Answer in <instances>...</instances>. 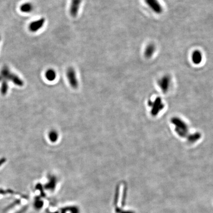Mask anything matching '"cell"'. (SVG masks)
Listing matches in <instances>:
<instances>
[{"label":"cell","mask_w":213,"mask_h":213,"mask_svg":"<svg viewBox=\"0 0 213 213\" xmlns=\"http://www.w3.org/2000/svg\"><path fill=\"white\" fill-rule=\"evenodd\" d=\"M1 88V92L2 94L5 95L8 92L9 89V84L8 81L4 80L2 81Z\"/></svg>","instance_id":"obj_15"},{"label":"cell","mask_w":213,"mask_h":213,"mask_svg":"<svg viewBox=\"0 0 213 213\" xmlns=\"http://www.w3.org/2000/svg\"><path fill=\"white\" fill-rule=\"evenodd\" d=\"M81 2L82 0H71L69 12L73 18H76L78 14Z\"/></svg>","instance_id":"obj_7"},{"label":"cell","mask_w":213,"mask_h":213,"mask_svg":"<svg viewBox=\"0 0 213 213\" xmlns=\"http://www.w3.org/2000/svg\"><path fill=\"white\" fill-rule=\"evenodd\" d=\"M191 58L192 63L195 65H199L203 60V54L200 50L195 49L192 51Z\"/></svg>","instance_id":"obj_9"},{"label":"cell","mask_w":213,"mask_h":213,"mask_svg":"<svg viewBox=\"0 0 213 213\" xmlns=\"http://www.w3.org/2000/svg\"><path fill=\"white\" fill-rule=\"evenodd\" d=\"M45 20V18H41L38 20L30 23L29 25V30L31 32H37L44 26Z\"/></svg>","instance_id":"obj_8"},{"label":"cell","mask_w":213,"mask_h":213,"mask_svg":"<svg viewBox=\"0 0 213 213\" xmlns=\"http://www.w3.org/2000/svg\"><path fill=\"white\" fill-rule=\"evenodd\" d=\"M171 121L172 124L174 126L175 130L179 136L181 137L187 136L188 134V127L185 121L178 117H173Z\"/></svg>","instance_id":"obj_2"},{"label":"cell","mask_w":213,"mask_h":213,"mask_svg":"<svg viewBox=\"0 0 213 213\" xmlns=\"http://www.w3.org/2000/svg\"><path fill=\"white\" fill-rule=\"evenodd\" d=\"M49 182H47L45 184V187H46V188H49V190H50V191L54 190L55 186H56V184H57V178L55 176H53V175H51V176H49Z\"/></svg>","instance_id":"obj_11"},{"label":"cell","mask_w":213,"mask_h":213,"mask_svg":"<svg viewBox=\"0 0 213 213\" xmlns=\"http://www.w3.org/2000/svg\"><path fill=\"white\" fill-rule=\"evenodd\" d=\"M200 137V135L198 133L193 134L189 136L188 137V140L191 142H195L197 141Z\"/></svg>","instance_id":"obj_16"},{"label":"cell","mask_w":213,"mask_h":213,"mask_svg":"<svg viewBox=\"0 0 213 213\" xmlns=\"http://www.w3.org/2000/svg\"><path fill=\"white\" fill-rule=\"evenodd\" d=\"M20 9L22 13H29L33 11L34 6L31 3H25L20 6Z\"/></svg>","instance_id":"obj_13"},{"label":"cell","mask_w":213,"mask_h":213,"mask_svg":"<svg viewBox=\"0 0 213 213\" xmlns=\"http://www.w3.org/2000/svg\"><path fill=\"white\" fill-rule=\"evenodd\" d=\"M6 162V159L5 158H2L0 160V166L2 165L5 162Z\"/></svg>","instance_id":"obj_17"},{"label":"cell","mask_w":213,"mask_h":213,"mask_svg":"<svg viewBox=\"0 0 213 213\" xmlns=\"http://www.w3.org/2000/svg\"><path fill=\"white\" fill-rule=\"evenodd\" d=\"M59 135L58 132L55 130H52L49 132V139L53 143H55L58 139Z\"/></svg>","instance_id":"obj_14"},{"label":"cell","mask_w":213,"mask_h":213,"mask_svg":"<svg viewBox=\"0 0 213 213\" xmlns=\"http://www.w3.org/2000/svg\"><path fill=\"white\" fill-rule=\"evenodd\" d=\"M57 74L55 70L53 69H49L46 70L45 73V77H46V80L49 81H53L56 79Z\"/></svg>","instance_id":"obj_12"},{"label":"cell","mask_w":213,"mask_h":213,"mask_svg":"<svg viewBox=\"0 0 213 213\" xmlns=\"http://www.w3.org/2000/svg\"><path fill=\"white\" fill-rule=\"evenodd\" d=\"M0 74L2 77V81L5 80L6 81H11L14 85L19 86L23 85V81L17 75L11 72L8 66H4L1 70Z\"/></svg>","instance_id":"obj_1"},{"label":"cell","mask_w":213,"mask_h":213,"mask_svg":"<svg viewBox=\"0 0 213 213\" xmlns=\"http://www.w3.org/2000/svg\"><path fill=\"white\" fill-rule=\"evenodd\" d=\"M171 76L169 75H164L158 80L157 81L158 86L164 93H166L169 91L171 85Z\"/></svg>","instance_id":"obj_5"},{"label":"cell","mask_w":213,"mask_h":213,"mask_svg":"<svg viewBox=\"0 0 213 213\" xmlns=\"http://www.w3.org/2000/svg\"><path fill=\"white\" fill-rule=\"evenodd\" d=\"M148 104L151 115L153 116H157L164 107L162 99L160 97L155 98L153 100H149Z\"/></svg>","instance_id":"obj_3"},{"label":"cell","mask_w":213,"mask_h":213,"mask_svg":"<svg viewBox=\"0 0 213 213\" xmlns=\"http://www.w3.org/2000/svg\"><path fill=\"white\" fill-rule=\"evenodd\" d=\"M66 76L70 86L73 89H77L79 87V81L77 80L76 72L73 68H68L66 71Z\"/></svg>","instance_id":"obj_4"},{"label":"cell","mask_w":213,"mask_h":213,"mask_svg":"<svg viewBox=\"0 0 213 213\" xmlns=\"http://www.w3.org/2000/svg\"><path fill=\"white\" fill-rule=\"evenodd\" d=\"M145 2L154 13L157 14H160L163 13V7L158 0H145Z\"/></svg>","instance_id":"obj_6"},{"label":"cell","mask_w":213,"mask_h":213,"mask_svg":"<svg viewBox=\"0 0 213 213\" xmlns=\"http://www.w3.org/2000/svg\"><path fill=\"white\" fill-rule=\"evenodd\" d=\"M156 45L152 43L148 45L144 50V56L146 58L150 59L152 57L156 50Z\"/></svg>","instance_id":"obj_10"}]
</instances>
